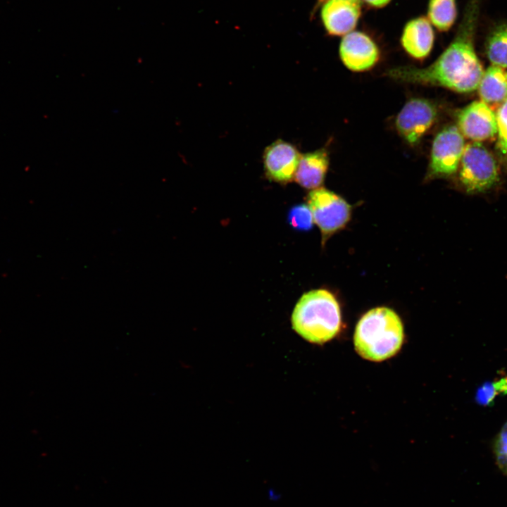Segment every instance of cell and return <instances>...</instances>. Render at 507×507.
Listing matches in <instances>:
<instances>
[{
    "instance_id": "4fadbf2b",
    "label": "cell",
    "mask_w": 507,
    "mask_h": 507,
    "mask_svg": "<svg viewBox=\"0 0 507 507\" xmlns=\"http://www.w3.org/2000/svg\"><path fill=\"white\" fill-rule=\"evenodd\" d=\"M328 165L329 158L325 149L301 154L294 180L306 189L318 188L324 180Z\"/></svg>"
},
{
    "instance_id": "7c38bea8",
    "label": "cell",
    "mask_w": 507,
    "mask_h": 507,
    "mask_svg": "<svg viewBox=\"0 0 507 507\" xmlns=\"http://www.w3.org/2000/svg\"><path fill=\"white\" fill-rule=\"evenodd\" d=\"M401 41L404 49L413 58L426 57L434 42V32L430 21L423 17L410 20L403 29Z\"/></svg>"
},
{
    "instance_id": "52a82bcc",
    "label": "cell",
    "mask_w": 507,
    "mask_h": 507,
    "mask_svg": "<svg viewBox=\"0 0 507 507\" xmlns=\"http://www.w3.org/2000/svg\"><path fill=\"white\" fill-rule=\"evenodd\" d=\"M436 105L423 98L410 99L398 114L395 125L399 134L410 144H415L436 122Z\"/></svg>"
},
{
    "instance_id": "7402d4cb",
    "label": "cell",
    "mask_w": 507,
    "mask_h": 507,
    "mask_svg": "<svg viewBox=\"0 0 507 507\" xmlns=\"http://www.w3.org/2000/svg\"><path fill=\"white\" fill-rule=\"evenodd\" d=\"M369 5L375 7H382L387 5L391 0H363Z\"/></svg>"
},
{
    "instance_id": "9a60e30c",
    "label": "cell",
    "mask_w": 507,
    "mask_h": 507,
    "mask_svg": "<svg viewBox=\"0 0 507 507\" xmlns=\"http://www.w3.org/2000/svg\"><path fill=\"white\" fill-rule=\"evenodd\" d=\"M485 49L493 65L507 68V23L499 25L491 31Z\"/></svg>"
},
{
    "instance_id": "e0dca14e",
    "label": "cell",
    "mask_w": 507,
    "mask_h": 507,
    "mask_svg": "<svg viewBox=\"0 0 507 507\" xmlns=\"http://www.w3.org/2000/svg\"><path fill=\"white\" fill-rule=\"evenodd\" d=\"M501 394L507 395V376L482 384L477 390L475 401L480 406H489Z\"/></svg>"
},
{
    "instance_id": "8fae6325",
    "label": "cell",
    "mask_w": 507,
    "mask_h": 507,
    "mask_svg": "<svg viewBox=\"0 0 507 507\" xmlns=\"http://www.w3.org/2000/svg\"><path fill=\"white\" fill-rule=\"evenodd\" d=\"M360 2L351 0H328L321 9V18L327 31L334 35H346L356 25L360 16Z\"/></svg>"
},
{
    "instance_id": "3957f363",
    "label": "cell",
    "mask_w": 507,
    "mask_h": 507,
    "mask_svg": "<svg viewBox=\"0 0 507 507\" xmlns=\"http://www.w3.org/2000/svg\"><path fill=\"white\" fill-rule=\"evenodd\" d=\"M404 338L399 315L387 307L373 308L356 325L353 343L357 353L372 361H382L398 353Z\"/></svg>"
},
{
    "instance_id": "ffe728a7",
    "label": "cell",
    "mask_w": 507,
    "mask_h": 507,
    "mask_svg": "<svg viewBox=\"0 0 507 507\" xmlns=\"http://www.w3.org/2000/svg\"><path fill=\"white\" fill-rule=\"evenodd\" d=\"M493 452L497 467L507 476V422L494 439Z\"/></svg>"
},
{
    "instance_id": "5bb4252c",
    "label": "cell",
    "mask_w": 507,
    "mask_h": 507,
    "mask_svg": "<svg viewBox=\"0 0 507 507\" xmlns=\"http://www.w3.org/2000/svg\"><path fill=\"white\" fill-rule=\"evenodd\" d=\"M477 88L482 101L492 108L499 106L507 99V70L496 65L489 67Z\"/></svg>"
},
{
    "instance_id": "6da1fadb",
    "label": "cell",
    "mask_w": 507,
    "mask_h": 507,
    "mask_svg": "<svg viewBox=\"0 0 507 507\" xmlns=\"http://www.w3.org/2000/svg\"><path fill=\"white\" fill-rule=\"evenodd\" d=\"M478 17V1L470 0L454 39L437 61L423 68H394L385 75L403 82L440 86L461 93L475 90L484 73L473 44Z\"/></svg>"
},
{
    "instance_id": "30bf717a",
    "label": "cell",
    "mask_w": 507,
    "mask_h": 507,
    "mask_svg": "<svg viewBox=\"0 0 507 507\" xmlns=\"http://www.w3.org/2000/svg\"><path fill=\"white\" fill-rule=\"evenodd\" d=\"M339 55L344 64L353 71H363L377 61L379 51L375 43L365 34L355 31L343 37Z\"/></svg>"
},
{
    "instance_id": "277c9868",
    "label": "cell",
    "mask_w": 507,
    "mask_h": 507,
    "mask_svg": "<svg viewBox=\"0 0 507 507\" xmlns=\"http://www.w3.org/2000/svg\"><path fill=\"white\" fill-rule=\"evenodd\" d=\"M459 166V180L468 193L486 192L499 181L497 163L479 142L465 145Z\"/></svg>"
},
{
    "instance_id": "d6986e66",
    "label": "cell",
    "mask_w": 507,
    "mask_h": 507,
    "mask_svg": "<svg viewBox=\"0 0 507 507\" xmlns=\"http://www.w3.org/2000/svg\"><path fill=\"white\" fill-rule=\"evenodd\" d=\"M289 224L298 230H309L313 225V218L308 205L300 204L293 207L288 215Z\"/></svg>"
},
{
    "instance_id": "8992f818",
    "label": "cell",
    "mask_w": 507,
    "mask_h": 507,
    "mask_svg": "<svg viewBox=\"0 0 507 507\" xmlns=\"http://www.w3.org/2000/svg\"><path fill=\"white\" fill-rule=\"evenodd\" d=\"M465 148L464 137L455 125L443 128L435 136L431 149L428 177H447L459 168Z\"/></svg>"
},
{
    "instance_id": "9c48e42d",
    "label": "cell",
    "mask_w": 507,
    "mask_h": 507,
    "mask_svg": "<svg viewBox=\"0 0 507 507\" xmlns=\"http://www.w3.org/2000/svg\"><path fill=\"white\" fill-rule=\"evenodd\" d=\"M301 154L292 144L277 140L267 146L263 160L266 176L279 183H287L294 178Z\"/></svg>"
},
{
    "instance_id": "2e32d148",
    "label": "cell",
    "mask_w": 507,
    "mask_h": 507,
    "mask_svg": "<svg viewBox=\"0 0 507 507\" xmlns=\"http://www.w3.org/2000/svg\"><path fill=\"white\" fill-rule=\"evenodd\" d=\"M456 13L455 0H430L428 17L438 30H448L454 23Z\"/></svg>"
},
{
    "instance_id": "ac0fdd59",
    "label": "cell",
    "mask_w": 507,
    "mask_h": 507,
    "mask_svg": "<svg viewBox=\"0 0 507 507\" xmlns=\"http://www.w3.org/2000/svg\"><path fill=\"white\" fill-rule=\"evenodd\" d=\"M497 121V149L507 162V99L499 106L496 113Z\"/></svg>"
},
{
    "instance_id": "603a6c76",
    "label": "cell",
    "mask_w": 507,
    "mask_h": 507,
    "mask_svg": "<svg viewBox=\"0 0 507 507\" xmlns=\"http://www.w3.org/2000/svg\"><path fill=\"white\" fill-rule=\"evenodd\" d=\"M351 1H358V2H360V0H351Z\"/></svg>"
},
{
    "instance_id": "ba28073f",
    "label": "cell",
    "mask_w": 507,
    "mask_h": 507,
    "mask_svg": "<svg viewBox=\"0 0 507 507\" xmlns=\"http://www.w3.org/2000/svg\"><path fill=\"white\" fill-rule=\"evenodd\" d=\"M457 120L463 137L474 142L486 140L497 134L496 113L482 101H473L463 108Z\"/></svg>"
},
{
    "instance_id": "7a4b0ae2",
    "label": "cell",
    "mask_w": 507,
    "mask_h": 507,
    "mask_svg": "<svg viewBox=\"0 0 507 507\" xmlns=\"http://www.w3.org/2000/svg\"><path fill=\"white\" fill-rule=\"evenodd\" d=\"M342 324L339 305L326 289L303 294L291 315L292 330L305 341L321 345L339 333Z\"/></svg>"
},
{
    "instance_id": "5b68a950",
    "label": "cell",
    "mask_w": 507,
    "mask_h": 507,
    "mask_svg": "<svg viewBox=\"0 0 507 507\" xmlns=\"http://www.w3.org/2000/svg\"><path fill=\"white\" fill-rule=\"evenodd\" d=\"M307 203L314 223L320 228L323 243L344 227L350 218L351 206L341 196L323 187L310 192Z\"/></svg>"
},
{
    "instance_id": "44dd1931",
    "label": "cell",
    "mask_w": 507,
    "mask_h": 507,
    "mask_svg": "<svg viewBox=\"0 0 507 507\" xmlns=\"http://www.w3.org/2000/svg\"><path fill=\"white\" fill-rule=\"evenodd\" d=\"M266 497L269 501L275 503L280 501L282 495L276 488L270 487L266 490Z\"/></svg>"
}]
</instances>
